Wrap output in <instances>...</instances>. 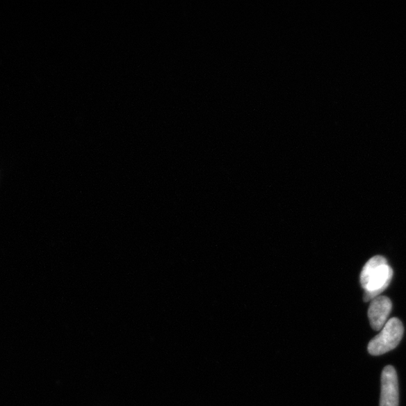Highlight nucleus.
<instances>
[{
  "label": "nucleus",
  "mask_w": 406,
  "mask_h": 406,
  "mask_svg": "<svg viewBox=\"0 0 406 406\" xmlns=\"http://www.w3.org/2000/svg\"><path fill=\"white\" fill-rule=\"evenodd\" d=\"M404 328L398 318H391L387 321L381 333L368 343V350L374 356L382 355L394 349L399 345L403 338Z\"/></svg>",
  "instance_id": "obj_2"
},
{
  "label": "nucleus",
  "mask_w": 406,
  "mask_h": 406,
  "mask_svg": "<svg viewBox=\"0 0 406 406\" xmlns=\"http://www.w3.org/2000/svg\"><path fill=\"white\" fill-rule=\"evenodd\" d=\"M391 309L392 302L389 298L378 296L372 300L368 316L373 329L380 330L384 327Z\"/></svg>",
  "instance_id": "obj_4"
},
{
  "label": "nucleus",
  "mask_w": 406,
  "mask_h": 406,
  "mask_svg": "<svg viewBox=\"0 0 406 406\" xmlns=\"http://www.w3.org/2000/svg\"><path fill=\"white\" fill-rule=\"evenodd\" d=\"M393 271L382 256H375L364 265L361 273V284L364 290V300H373L389 287Z\"/></svg>",
  "instance_id": "obj_1"
},
{
  "label": "nucleus",
  "mask_w": 406,
  "mask_h": 406,
  "mask_svg": "<svg viewBox=\"0 0 406 406\" xmlns=\"http://www.w3.org/2000/svg\"><path fill=\"white\" fill-rule=\"evenodd\" d=\"M380 406H399L398 377L391 366H386L382 372Z\"/></svg>",
  "instance_id": "obj_3"
}]
</instances>
